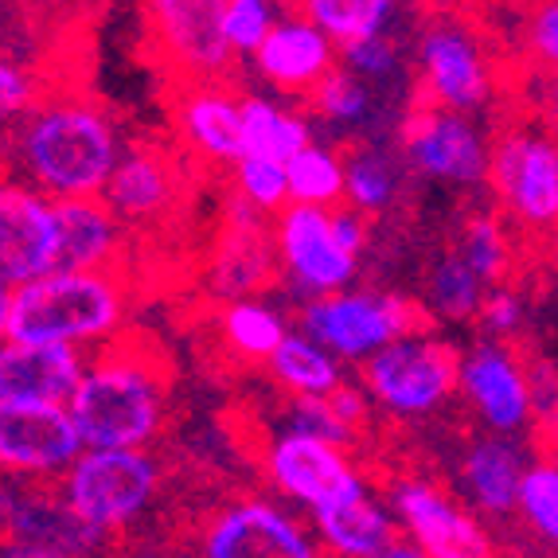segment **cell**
Here are the masks:
<instances>
[{"label": "cell", "mask_w": 558, "mask_h": 558, "mask_svg": "<svg viewBox=\"0 0 558 558\" xmlns=\"http://www.w3.org/2000/svg\"><path fill=\"white\" fill-rule=\"evenodd\" d=\"M71 418L86 449H141L157 438L165 414V372L153 363V348L118 340L90 363L75 387Z\"/></svg>", "instance_id": "obj_1"}, {"label": "cell", "mask_w": 558, "mask_h": 558, "mask_svg": "<svg viewBox=\"0 0 558 558\" xmlns=\"http://www.w3.org/2000/svg\"><path fill=\"white\" fill-rule=\"evenodd\" d=\"M24 165L56 199L98 196L118 168V137L102 110L78 98H56L32 113L24 130Z\"/></svg>", "instance_id": "obj_2"}, {"label": "cell", "mask_w": 558, "mask_h": 558, "mask_svg": "<svg viewBox=\"0 0 558 558\" xmlns=\"http://www.w3.org/2000/svg\"><path fill=\"white\" fill-rule=\"evenodd\" d=\"M125 317V278L118 266L86 274H47L12 289L9 340L16 344H63L113 332Z\"/></svg>", "instance_id": "obj_3"}, {"label": "cell", "mask_w": 558, "mask_h": 558, "mask_svg": "<svg viewBox=\"0 0 558 558\" xmlns=\"http://www.w3.org/2000/svg\"><path fill=\"white\" fill-rule=\"evenodd\" d=\"M488 184L496 211L550 246L558 234V133L539 118L508 125L488 153Z\"/></svg>", "instance_id": "obj_4"}, {"label": "cell", "mask_w": 558, "mask_h": 558, "mask_svg": "<svg viewBox=\"0 0 558 558\" xmlns=\"http://www.w3.org/2000/svg\"><path fill=\"white\" fill-rule=\"evenodd\" d=\"M305 340L340 355L383 352L395 340L434 336V313L410 298H375V293H328L301 313Z\"/></svg>", "instance_id": "obj_5"}, {"label": "cell", "mask_w": 558, "mask_h": 558, "mask_svg": "<svg viewBox=\"0 0 558 558\" xmlns=\"http://www.w3.org/2000/svg\"><path fill=\"white\" fill-rule=\"evenodd\" d=\"M157 493V465L141 449H86L63 484V500L90 527L118 531Z\"/></svg>", "instance_id": "obj_6"}, {"label": "cell", "mask_w": 558, "mask_h": 558, "mask_svg": "<svg viewBox=\"0 0 558 558\" xmlns=\"http://www.w3.org/2000/svg\"><path fill=\"white\" fill-rule=\"evenodd\" d=\"M461 360L465 355L453 344L434 336L395 340L363 363V383L395 414H426L453 395L461 383Z\"/></svg>", "instance_id": "obj_7"}, {"label": "cell", "mask_w": 558, "mask_h": 558, "mask_svg": "<svg viewBox=\"0 0 558 558\" xmlns=\"http://www.w3.org/2000/svg\"><path fill=\"white\" fill-rule=\"evenodd\" d=\"M496 90V71L488 66L476 32L465 24H434L422 36V106L465 113Z\"/></svg>", "instance_id": "obj_8"}, {"label": "cell", "mask_w": 558, "mask_h": 558, "mask_svg": "<svg viewBox=\"0 0 558 558\" xmlns=\"http://www.w3.org/2000/svg\"><path fill=\"white\" fill-rule=\"evenodd\" d=\"M402 149L410 165L429 180L476 184L481 177H488V149L473 121H465V113L414 102V110L402 118Z\"/></svg>", "instance_id": "obj_9"}, {"label": "cell", "mask_w": 558, "mask_h": 558, "mask_svg": "<svg viewBox=\"0 0 558 558\" xmlns=\"http://www.w3.org/2000/svg\"><path fill=\"white\" fill-rule=\"evenodd\" d=\"M56 204L39 192L0 184V286H28L59 270Z\"/></svg>", "instance_id": "obj_10"}, {"label": "cell", "mask_w": 558, "mask_h": 558, "mask_svg": "<svg viewBox=\"0 0 558 558\" xmlns=\"http://www.w3.org/2000/svg\"><path fill=\"white\" fill-rule=\"evenodd\" d=\"M110 535L83 520L66 500L16 496L0 488V547L51 550L59 558H90L106 550Z\"/></svg>", "instance_id": "obj_11"}, {"label": "cell", "mask_w": 558, "mask_h": 558, "mask_svg": "<svg viewBox=\"0 0 558 558\" xmlns=\"http://www.w3.org/2000/svg\"><path fill=\"white\" fill-rule=\"evenodd\" d=\"M395 508L426 558H496L488 531L426 481L395 484Z\"/></svg>", "instance_id": "obj_12"}, {"label": "cell", "mask_w": 558, "mask_h": 558, "mask_svg": "<svg viewBox=\"0 0 558 558\" xmlns=\"http://www.w3.org/2000/svg\"><path fill=\"white\" fill-rule=\"evenodd\" d=\"M83 457V434L66 407H0V469L59 473Z\"/></svg>", "instance_id": "obj_13"}, {"label": "cell", "mask_w": 558, "mask_h": 558, "mask_svg": "<svg viewBox=\"0 0 558 558\" xmlns=\"http://www.w3.org/2000/svg\"><path fill=\"white\" fill-rule=\"evenodd\" d=\"M180 187H184V168H180L177 153L141 141L118 160L110 184L102 187V199L118 223L149 227L177 207Z\"/></svg>", "instance_id": "obj_14"}, {"label": "cell", "mask_w": 558, "mask_h": 558, "mask_svg": "<svg viewBox=\"0 0 558 558\" xmlns=\"http://www.w3.org/2000/svg\"><path fill=\"white\" fill-rule=\"evenodd\" d=\"M219 9H223V0H160V4L145 9L160 51L184 75L215 78L231 63L234 51L219 28Z\"/></svg>", "instance_id": "obj_15"}, {"label": "cell", "mask_w": 558, "mask_h": 558, "mask_svg": "<svg viewBox=\"0 0 558 558\" xmlns=\"http://www.w3.org/2000/svg\"><path fill=\"white\" fill-rule=\"evenodd\" d=\"M83 355L63 344H0V407H63L83 383Z\"/></svg>", "instance_id": "obj_16"}, {"label": "cell", "mask_w": 558, "mask_h": 558, "mask_svg": "<svg viewBox=\"0 0 558 558\" xmlns=\"http://www.w3.org/2000/svg\"><path fill=\"white\" fill-rule=\"evenodd\" d=\"M266 469H270V481L281 493L308 504V508L363 493L348 457L328 441L305 438V434H286V438L274 441L270 453H266Z\"/></svg>", "instance_id": "obj_17"}, {"label": "cell", "mask_w": 558, "mask_h": 558, "mask_svg": "<svg viewBox=\"0 0 558 558\" xmlns=\"http://www.w3.org/2000/svg\"><path fill=\"white\" fill-rule=\"evenodd\" d=\"M461 387L496 434H515L535 418L523 360L500 344H481L461 360Z\"/></svg>", "instance_id": "obj_18"}, {"label": "cell", "mask_w": 558, "mask_h": 558, "mask_svg": "<svg viewBox=\"0 0 558 558\" xmlns=\"http://www.w3.org/2000/svg\"><path fill=\"white\" fill-rule=\"evenodd\" d=\"M204 558H317L298 523L270 504H239L211 523Z\"/></svg>", "instance_id": "obj_19"}, {"label": "cell", "mask_w": 558, "mask_h": 558, "mask_svg": "<svg viewBox=\"0 0 558 558\" xmlns=\"http://www.w3.org/2000/svg\"><path fill=\"white\" fill-rule=\"evenodd\" d=\"M278 251L281 262L305 286L325 289V293H332V289L348 286L355 278V258L340 251V242L332 234V215L320 211V207L293 204L281 215Z\"/></svg>", "instance_id": "obj_20"}, {"label": "cell", "mask_w": 558, "mask_h": 558, "mask_svg": "<svg viewBox=\"0 0 558 558\" xmlns=\"http://www.w3.org/2000/svg\"><path fill=\"white\" fill-rule=\"evenodd\" d=\"M59 219V270L56 274H86L110 270L121 251V223L106 207L102 196L86 199H56Z\"/></svg>", "instance_id": "obj_21"}, {"label": "cell", "mask_w": 558, "mask_h": 558, "mask_svg": "<svg viewBox=\"0 0 558 558\" xmlns=\"http://www.w3.org/2000/svg\"><path fill=\"white\" fill-rule=\"evenodd\" d=\"M254 59H258L262 75L281 90H313L332 71V44L317 24H308L301 16L274 24V32L262 39Z\"/></svg>", "instance_id": "obj_22"}, {"label": "cell", "mask_w": 558, "mask_h": 558, "mask_svg": "<svg viewBox=\"0 0 558 558\" xmlns=\"http://www.w3.org/2000/svg\"><path fill=\"white\" fill-rule=\"evenodd\" d=\"M527 453L520 441L493 434V438H476L461 461V476L469 484V496L481 504L484 512L508 515L520 504V484L527 476Z\"/></svg>", "instance_id": "obj_23"}, {"label": "cell", "mask_w": 558, "mask_h": 558, "mask_svg": "<svg viewBox=\"0 0 558 558\" xmlns=\"http://www.w3.org/2000/svg\"><path fill=\"white\" fill-rule=\"evenodd\" d=\"M313 520H317L320 539L340 558H375L391 547V543H399V531H395L391 515L383 512L379 504L367 500L363 493L320 504V508H313Z\"/></svg>", "instance_id": "obj_24"}, {"label": "cell", "mask_w": 558, "mask_h": 558, "mask_svg": "<svg viewBox=\"0 0 558 558\" xmlns=\"http://www.w3.org/2000/svg\"><path fill=\"white\" fill-rule=\"evenodd\" d=\"M180 125H184L187 141L196 145L199 153L215 160H231L239 165L246 157V141H242V106L231 102L227 94L207 90V86H196V90L184 94L180 102Z\"/></svg>", "instance_id": "obj_25"}, {"label": "cell", "mask_w": 558, "mask_h": 558, "mask_svg": "<svg viewBox=\"0 0 558 558\" xmlns=\"http://www.w3.org/2000/svg\"><path fill=\"white\" fill-rule=\"evenodd\" d=\"M274 274V251L266 234L234 215V227L223 234L219 251H215V286L223 293H251V289L270 286Z\"/></svg>", "instance_id": "obj_26"}, {"label": "cell", "mask_w": 558, "mask_h": 558, "mask_svg": "<svg viewBox=\"0 0 558 558\" xmlns=\"http://www.w3.org/2000/svg\"><path fill=\"white\" fill-rule=\"evenodd\" d=\"M242 106V141H246V157L278 160L289 165L298 153L308 149V125L293 113L278 110L266 98H246Z\"/></svg>", "instance_id": "obj_27"}, {"label": "cell", "mask_w": 558, "mask_h": 558, "mask_svg": "<svg viewBox=\"0 0 558 558\" xmlns=\"http://www.w3.org/2000/svg\"><path fill=\"white\" fill-rule=\"evenodd\" d=\"M457 254L469 262V270L481 278V286L508 289V281L515 274V242L508 239L504 219L493 211L469 215Z\"/></svg>", "instance_id": "obj_28"}, {"label": "cell", "mask_w": 558, "mask_h": 558, "mask_svg": "<svg viewBox=\"0 0 558 558\" xmlns=\"http://www.w3.org/2000/svg\"><path fill=\"white\" fill-rule=\"evenodd\" d=\"M293 12H301L308 24H317L328 39H340L348 47L360 39L383 36L395 4L391 0H313V4Z\"/></svg>", "instance_id": "obj_29"}, {"label": "cell", "mask_w": 558, "mask_h": 558, "mask_svg": "<svg viewBox=\"0 0 558 558\" xmlns=\"http://www.w3.org/2000/svg\"><path fill=\"white\" fill-rule=\"evenodd\" d=\"M270 367L301 399H325V395H332L340 387V372H336L332 355L313 344V340H305V336H286V344L274 352Z\"/></svg>", "instance_id": "obj_30"}, {"label": "cell", "mask_w": 558, "mask_h": 558, "mask_svg": "<svg viewBox=\"0 0 558 558\" xmlns=\"http://www.w3.org/2000/svg\"><path fill=\"white\" fill-rule=\"evenodd\" d=\"M286 177H289V196L301 207H320L325 211L328 204H336V199L344 196V165L332 153L313 149V145L289 160Z\"/></svg>", "instance_id": "obj_31"}, {"label": "cell", "mask_w": 558, "mask_h": 558, "mask_svg": "<svg viewBox=\"0 0 558 558\" xmlns=\"http://www.w3.org/2000/svg\"><path fill=\"white\" fill-rule=\"evenodd\" d=\"M286 325L254 301H234L223 313V340L246 360H274V352L286 344Z\"/></svg>", "instance_id": "obj_32"}, {"label": "cell", "mask_w": 558, "mask_h": 558, "mask_svg": "<svg viewBox=\"0 0 558 558\" xmlns=\"http://www.w3.org/2000/svg\"><path fill=\"white\" fill-rule=\"evenodd\" d=\"M481 278L469 270V262L457 251L441 254V262L434 266V278H429V305L434 313L446 320H465L481 313Z\"/></svg>", "instance_id": "obj_33"}, {"label": "cell", "mask_w": 558, "mask_h": 558, "mask_svg": "<svg viewBox=\"0 0 558 558\" xmlns=\"http://www.w3.org/2000/svg\"><path fill=\"white\" fill-rule=\"evenodd\" d=\"M340 165H344V196L360 211H383L395 199L399 172H395L391 157H383L375 149H360V153H348Z\"/></svg>", "instance_id": "obj_34"}, {"label": "cell", "mask_w": 558, "mask_h": 558, "mask_svg": "<svg viewBox=\"0 0 558 558\" xmlns=\"http://www.w3.org/2000/svg\"><path fill=\"white\" fill-rule=\"evenodd\" d=\"M520 63L523 75L558 78V0L520 9Z\"/></svg>", "instance_id": "obj_35"}, {"label": "cell", "mask_w": 558, "mask_h": 558, "mask_svg": "<svg viewBox=\"0 0 558 558\" xmlns=\"http://www.w3.org/2000/svg\"><path fill=\"white\" fill-rule=\"evenodd\" d=\"M520 515L531 523V531H539L543 539L558 543V465L539 461L531 465L520 484Z\"/></svg>", "instance_id": "obj_36"}, {"label": "cell", "mask_w": 558, "mask_h": 558, "mask_svg": "<svg viewBox=\"0 0 558 558\" xmlns=\"http://www.w3.org/2000/svg\"><path fill=\"white\" fill-rule=\"evenodd\" d=\"M219 28L231 51H258L262 39L274 32V9L266 0H223Z\"/></svg>", "instance_id": "obj_37"}, {"label": "cell", "mask_w": 558, "mask_h": 558, "mask_svg": "<svg viewBox=\"0 0 558 558\" xmlns=\"http://www.w3.org/2000/svg\"><path fill=\"white\" fill-rule=\"evenodd\" d=\"M234 180H239V192L246 204L254 207H281L289 199V177H286V165L278 160H262V157H242L234 165Z\"/></svg>", "instance_id": "obj_38"}, {"label": "cell", "mask_w": 558, "mask_h": 558, "mask_svg": "<svg viewBox=\"0 0 558 558\" xmlns=\"http://www.w3.org/2000/svg\"><path fill=\"white\" fill-rule=\"evenodd\" d=\"M308 106L332 121H355L367 113V90L355 75L348 71H328L313 90H308Z\"/></svg>", "instance_id": "obj_39"}, {"label": "cell", "mask_w": 558, "mask_h": 558, "mask_svg": "<svg viewBox=\"0 0 558 558\" xmlns=\"http://www.w3.org/2000/svg\"><path fill=\"white\" fill-rule=\"evenodd\" d=\"M289 434H305V438L328 441V446H340V441L352 438V429L344 426V418L332 410V402L325 399H298L289 407Z\"/></svg>", "instance_id": "obj_40"}, {"label": "cell", "mask_w": 558, "mask_h": 558, "mask_svg": "<svg viewBox=\"0 0 558 558\" xmlns=\"http://www.w3.org/2000/svg\"><path fill=\"white\" fill-rule=\"evenodd\" d=\"M39 78L16 59L0 56V121L16 118V113L39 110Z\"/></svg>", "instance_id": "obj_41"}, {"label": "cell", "mask_w": 558, "mask_h": 558, "mask_svg": "<svg viewBox=\"0 0 558 558\" xmlns=\"http://www.w3.org/2000/svg\"><path fill=\"white\" fill-rule=\"evenodd\" d=\"M340 56H344V63L352 66V71H360V75H391L395 66H399V47H395V39L387 36H372V39H360V44H348L340 47Z\"/></svg>", "instance_id": "obj_42"}, {"label": "cell", "mask_w": 558, "mask_h": 558, "mask_svg": "<svg viewBox=\"0 0 558 558\" xmlns=\"http://www.w3.org/2000/svg\"><path fill=\"white\" fill-rule=\"evenodd\" d=\"M476 317H481L484 332L500 336V340H512V332L520 328V320H523V305H520V298H515L512 289H488Z\"/></svg>", "instance_id": "obj_43"}, {"label": "cell", "mask_w": 558, "mask_h": 558, "mask_svg": "<svg viewBox=\"0 0 558 558\" xmlns=\"http://www.w3.org/2000/svg\"><path fill=\"white\" fill-rule=\"evenodd\" d=\"M332 234H336V242H340V251L355 258V254L363 251V242H367V223H363L360 211H340V215H332Z\"/></svg>", "instance_id": "obj_44"}, {"label": "cell", "mask_w": 558, "mask_h": 558, "mask_svg": "<svg viewBox=\"0 0 558 558\" xmlns=\"http://www.w3.org/2000/svg\"><path fill=\"white\" fill-rule=\"evenodd\" d=\"M535 118H539L547 130L558 133V78H543V86L535 90Z\"/></svg>", "instance_id": "obj_45"}, {"label": "cell", "mask_w": 558, "mask_h": 558, "mask_svg": "<svg viewBox=\"0 0 558 558\" xmlns=\"http://www.w3.org/2000/svg\"><path fill=\"white\" fill-rule=\"evenodd\" d=\"M9 317H12V289L0 286V344L9 340Z\"/></svg>", "instance_id": "obj_46"}, {"label": "cell", "mask_w": 558, "mask_h": 558, "mask_svg": "<svg viewBox=\"0 0 558 558\" xmlns=\"http://www.w3.org/2000/svg\"><path fill=\"white\" fill-rule=\"evenodd\" d=\"M375 558H426L418 547H410V543H391V547L383 550V555H375Z\"/></svg>", "instance_id": "obj_47"}, {"label": "cell", "mask_w": 558, "mask_h": 558, "mask_svg": "<svg viewBox=\"0 0 558 558\" xmlns=\"http://www.w3.org/2000/svg\"><path fill=\"white\" fill-rule=\"evenodd\" d=\"M0 558H59L51 550H32V547H0Z\"/></svg>", "instance_id": "obj_48"}, {"label": "cell", "mask_w": 558, "mask_h": 558, "mask_svg": "<svg viewBox=\"0 0 558 558\" xmlns=\"http://www.w3.org/2000/svg\"><path fill=\"white\" fill-rule=\"evenodd\" d=\"M550 266H555V274H558V234L550 239Z\"/></svg>", "instance_id": "obj_49"}]
</instances>
